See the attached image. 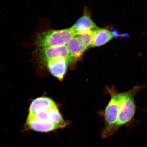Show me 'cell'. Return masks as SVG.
I'll return each instance as SVG.
<instances>
[{
  "instance_id": "obj_10",
  "label": "cell",
  "mask_w": 147,
  "mask_h": 147,
  "mask_svg": "<svg viewBox=\"0 0 147 147\" xmlns=\"http://www.w3.org/2000/svg\"><path fill=\"white\" fill-rule=\"evenodd\" d=\"M66 45L73 60L79 59L87 49L76 36L70 40Z\"/></svg>"
},
{
  "instance_id": "obj_9",
  "label": "cell",
  "mask_w": 147,
  "mask_h": 147,
  "mask_svg": "<svg viewBox=\"0 0 147 147\" xmlns=\"http://www.w3.org/2000/svg\"><path fill=\"white\" fill-rule=\"evenodd\" d=\"M56 105L51 98L46 97H40L32 101L29 108V115H34L40 110H48Z\"/></svg>"
},
{
  "instance_id": "obj_6",
  "label": "cell",
  "mask_w": 147,
  "mask_h": 147,
  "mask_svg": "<svg viewBox=\"0 0 147 147\" xmlns=\"http://www.w3.org/2000/svg\"><path fill=\"white\" fill-rule=\"evenodd\" d=\"M47 68L52 75L62 81L66 72L68 61L64 58H58L47 61Z\"/></svg>"
},
{
  "instance_id": "obj_3",
  "label": "cell",
  "mask_w": 147,
  "mask_h": 147,
  "mask_svg": "<svg viewBox=\"0 0 147 147\" xmlns=\"http://www.w3.org/2000/svg\"><path fill=\"white\" fill-rule=\"evenodd\" d=\"M141 88V86H136L128 91L121 92L122 112L118 120V129L129 123L134 118L136 111L134 98Z\"/></svg>"
},
{
  "instance_id": "obj_2",
  "label": "cell",
  "mask_w": 147,
  "mask_h": 147,
  "mask_svg": "<svg viewBox=\"0 0 147 147\" xmlns=\"http://www.w3.org/2000/svg\"><path fill=\"white\" fill-rule=\"evenodd\" d=\"M111 98L104 110L105 127L102 132V137H108L118 130L117 124L120 111L119 92L110 90Z\"/></svg>"
},
{
  "instance_id": "obj_12",
  "label": "cell",
  "mask_w": 147,
  "mask_h": 147,
  "mask_svg": "<svg viewBox=\"0 0 147 147\" xmlns=\"http://www.w3.org/2000/svg\"><path fill=\"white\" fill-rule=\"evenodd\" d=\"M94 30L82 32L76 36L82 41L87 49L92 47L93 39Z\"/></svg>"
},
{
  "instance_id": "obj_11",
  "label": "cell",
  "mask_w": 147,
  "mask_h": 147,
  "mask_svg": "<svg viewBox=\"0 0 147 147\" xmlns=\"http://www.w3.org/2000/svg\"><path fill=\"white\" fill-rule=\"evenodd\" d=\"M47 111V117L49 120L60 125L62 128L67 126V124L64 120L57 105H55L49 108Z\"/></svg>"
},
{
  "instance_id": "obj_7",
  "label": "cell",
  "mask_w": 147,
  "mask_h": 147,
  "mask_svg": "<svg viewBox=\"0 0 147 147\" xmlns=\"http://www.w3.org/2000/svg\"><path fill=\"white\" fill-rule=\"evenodd\" d=\"M96 28L97 26L92 20L88 10H85L83 15L71 27V28L76 36L82 32L94 30Z\"/></svg>"
},
{
  "instance_id": "obj_8",
  "label": "cell",
  "mask_w": 147,
  "mask_h": 147,
  "mask_svg": "<svg viewBox=\"0 0 147 147\" xmlns=\"http://www.w3.org/2000/svg\"><path fill=\"white\" fill-rule=\"evenodd\" d=\"M116 36L113 32L108 29L97 28L94 30V36L92 47H99L105 45Z\"/></svg>"
},
{
  "instance_id": "obj_4",
  "label": "cell",
  "mask_w": 147,
  "mask_h": 147,
  "mask_svg": "<svg viewBox=\"0 0 147 147\" xmlns=\"http://www.w3.org/2000/svg\"><path fill=\"white\" fill-rule=\"evenodd\" d=\"M40 52V59L46 62L50 60L58 58H64L69 63L73 61L66 45L49 47Z\"/></svg>"
},
{
  "instance_id": "obj_5",
  "label": "cell",
  "mask_w": 147,
  "mask_h": 147,
  "mask_svg": "<svg viewBox=\"0 0 147 147\" xmlns=\"http://www.w3.org/2000/svg\"><path fill=\"white\" fill-rule=\"evenodd\" d=\"M29 128L34 131L41 132H47L62 128L61 126L54 123L49 120H40L31 115H28L26 123Z\"/></svg>"
},
{
  "instance_id": "obj_1",
  "label": "cell",
  "mask_w": 147,
  "mask_h": 147,
  "mask_svg": "<svg viewBox=\"0 0 147 147\" xmlns=\"http://www.w3.org/2000/svg\"><path fill=\"white\" fill-rule=\"evenodd\" d=\"M75 36L71 28L43 32L37 36L36 50L40 51L49 47L66 45Z\"/></svg>"
}]
</instances>
